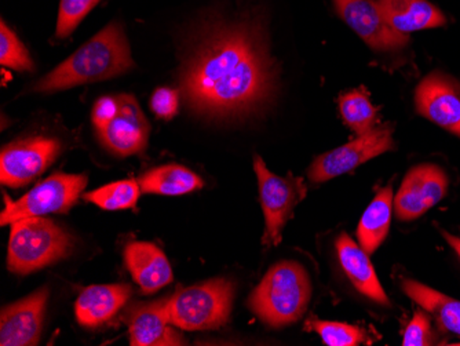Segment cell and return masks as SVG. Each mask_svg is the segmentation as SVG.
<instances>
[{"label": "cell", "instance_id": "obj_15", "mask_svg": "<svg viewBox=\"0 0 460 346\" xmlns=\"http://www.w3.org/2000/svg\"><path fill=\"white\" fill-rule=\"evenodd\" d=\"M167 304L169 298L154 302H134L126 309L123 320L128 325L131 345H185V338L169 325Z\"/></svg>", "mask_w": 460, "mask_h": 346}, {"label": "cell", "instance_id": "obj_16", "mask_svg": "<svg viewBox=\"0 0 460 346\" xmlns=\"http://www.w3.org/2000/svg\"><path fill=\"white\" fill-rule=\"evenodd\" d=\"M124 263L144 294L156 293L172 281V265L154 243H128Z\"/></svg>", "mask_w": 460, "mask_h": 346}, {"label": "cell", "instance_id": "obj_9", "mask_svg": "<svg viewBox=\"0 0 460 346\" xmlns=\"http://www.w3.org/2000/svg\"><path fill=\"white\" fill-rule=\"evenodd\" d=\"M61 151V142L49 137L33 136L10 142L0 154L2 184L10 188L25 187L46 172Z\"/></svg>", "mask_w": 460, "mask_h": 346}, {"label": "cell", "instance_id": "obj_14", "mask_svg": "<svg viewBox=\"0 0 460 346\" xmlns=\"http://www.w3.org/2000/svg\"><path fill=\"white\" fill-rule=\"evenodd\" d=\"M48 288H40L27 298L14 302L2 309L0 316V345L33 346L40 340Z\"/></svg>", "mask_w": 460, "mask_h": 346}, {"label": "cell", "instance_id": "obj_28", "mask_svg": "<svg viewBox=\"0 0 460 346\" xmlns=\"http://www.w3.org/2000/svg\"><path fill=\"white\" fill-rule=\"evenodd\" d=\"M433 342V333H431L430 319L425 309H420L413 314L410 324L404 332L402 345L404 346H426Z\"/></svg>", "mask_w": 460, "mask_h": 346}, {"label": "cell", "instance_id": "obj_5", "mask_svg": "<svg viewBox=\"0 0 460 346\" xmlns=\"http://www.w3.org/2000/svg\"><path fill=\"white\" fill-rule=\"evenodd\" d=\"M234 284L227 279H213L181 288L167 304L170 324L186 332L216 330L229 319Z\"/></svg>", "mask_w": 460, "mask_h": 346}, {"label": "cell", "instance_id": "obj_25", "mask_svg": "<svg viewBox=\"0 0 460 346\" xmlns=\"http://www.w3.org/2000/svg\"><path fill=\"white\" fill-rule=\"evenodd\" d=\"M307 329L319 333L323 342L328 346H358L367 340L366 333L356 325L327 320H307Z\"/></svg>", "mask_w": 460, "mask_h": 346}, {"label": "cell", "instance_id": "obj_17", "mask_svg": "<svg viewBox=\"0 0 460 346\" xmlns=\"http://www.w3.org/2000/svg\"><path fill=\"white\" fill-rule=\"evenodd\" d=\"M131 288L128 284H103L90 286L80 293L75 304L77 322L94 329L112 319L130 299Z\"/></svg>", "mask_w": 460, "mask_h": 346}, {"label": "cell", "instance_id": "obj_2", "mask_svg": "<svg viewBox=\"0 0 460 346\" xmlns=\"http://www.w3.org/2000/svg\"><path fill=\"white\" fill-rule=\"evenodd\" d=\"M133 67L130 46L123 27L112 22L39 80L33 90L39 93L68 90L80 84L112 79Z\"/></svg>", "mask_w": 460, "mask_h": 346}, {"label": "cell", "instance_id": "obj_20", "mask_svg": "<svg viewBox=\"0 0 460 346\" xmlns=\"http://www.w3.org/2000/svg\"><path fill=\"white\" fill-rule=\"evenodd\" d=\"M393 205V188L387 185L376 193L371 205L364 211L358 224V237L367 254H374L386 239L392 221Z\"/></svg>", "mask_w": 460, "mask_h": 346}, {"label": "cell", "instance_id": "obj_30", "mask_svg": "<svg viewBox=\"0 0 460 346\" xmlns=\"http://www.w3.org/2000/svg\"><path fill=\"white\" fill-rule=\"evenodd\" d=\"M118 111L119 95H116V97L107 95V97L98 98L92 112L93 125H94L95 130L101 131L107 128L111 120L115 118Z\"/></svg>", "mask_w": 460, "mask_h": 346}, {"label": "cell", "instance_id": "obj_19", "mask_svg": "<svg viewBox=\"0 0 460 346\" xmlns=\"http://www.w3.org/2000/svg\"><path fill=\"white\" fill-rule=\"evenodd\" d=\"M376 4L389 27L402 35L447 24L446 15L428 0H376Z\"/></svg>", "mask_w": 460, "mask_h": 346}, {"label": "cell", "instance_id": "obj_18", "mask_svg": "<svg viewBox=\"0 0 460 346\" xmlns=\"http://www.w3.org/2000/svg\"><path fill=\"white\" fill-rule=\"evenodd\" d=\"M338 260L349 280L363 296L381 305H389L374 265L363 247H358L348 234H342L335 243Z\"/></svg>", "mask_w": 460, "mask_h": 346}, {"label": "cell", "instance_id": "obj_1", "mask_svg": "<svg viewBox=\"0 0 460 346\" xmlns=\"http://www.w3.org/2000/svg\"><path fill=\"white\" fill-rule=\"evenodd\" d=\"M180 87L193 112L236 120L261 112L273 100L276 68L260 25L211 22L186 54Z\"/></svg>", "mask_w": 460, "mask_h": 346}, {"label": "cell", "instance_id": "obj_24", "mask_svg": "<svg viewBox=\"0 0 460 346\" xmlns=\"http://www.w3.org/2000/svg\"><path fill=\"white\" fill-rule=\"evenodd\" d=\"M139 193L142 192L138 181L124 180L87 192L83 198L103 210L116 211L136 208Z\"/></svg>", "mask_w": 460, "mask_h": 346}, {"label": "cell", "instance_id": "obj_6", "mask_svg": "<svg viewBox=\"0 0 460 346\" xmlns=\"http://www.w3.org/2000/svg\"><path fill=\"white\" fill-rule=\"evenodd\" d=\"M86 185L87 175L54 173L18 200L4 195L6 208L0 216V226H12L13 222L30 217L68 213Z\"/></svg>", "mask_w": 460, "mask_h": 346}, {"label": "cell", "instance_id": "obj_26", "mask_svg": "<svg viewBox=\"0 0 460 346\" xmlns=\"http://www.w3.org/2000/svg\"><path fill=\"white\" fill-rule=\"evenodd\" d=\"M0 64L15 71H33L32 58L27 48L21 43L15 33L7 27L6 22L0 25Z\"/></svg>", "mask_w": 460, "mask_h": 346}, {"label": "cell", "instance_id": "obj_23", "mask_svg": "<svg viewBox=\"0 0 460 346\" xmlns=\"http://www.w3.org/2000/svg\"><path fill=\"white\" fill-rule=\"evenodd\" d=\"M340 110L345 125L358 136H363L375 129L379 108L372 104L366 90H353L341 95Z\"/></svg>", "mask_w": 460, "mask_h": 346}, {"label": "cell", "instance_id": "obj_21", "mask_svg": "<svg viewBox=\"0 0 460 346\" xmlns=\"http://www.w3.org/2000/svg\"><path fill=\"white\" fill-rule=\"evenodd\" d=\"M402 288L420 308L436 317L441 329L460 335V301L411 279H404Z\"/></svg>", "mask_w": 460, "mask_h": 346}, {"label": "cell", "instance_id": "obj_22", "mask_svg": "<svg viewBox=\"0 0 460 346\" xmlns=\"http://www.w3.org/2000/svg\"><path fill=\"white\" fill-rule=\"evenodd\" d=\"M142 193L180 196L204 187L203 180L192 170L181 164H165L144 173L138 178Z\"/></svg>", "mask_w": 460, "mask_h": 346}, {"label": "cell", "instance_id": "obj_4", "mask_svg": "<svg viewBox=\"0 0 460 346\" xmlns=\"http://www.w3.org/2000/svg\"><path fill=\"white\" fill-rule=\"evenodd\" d=\"M72 249L74 237L56 222L30 217L12 224L7 265L12 272L28 275L68 257Z\"/></svg>", "mask_w": 460, "mask_h": 346}, {"label": "cell", "instance_id": "obj_11", "mask_svg": "<svg viewBox=\"0 0 460 346\" xmlns=\"http://www.w3.org/2000/svg\"><path fill=\"white\" fill-rule=\"evenodd\" d=\"M333 4L343 22L374 50H400L410 42V36L389 27L376 0H333Z\"/></svg>", "mask_w": 460, "mask_h": 346}, {"label": "cell", "instance_id": "obj_29", "mask_svg": "<svg viewBox=\"0 0 460 346\" xmlns=\"http://www.w3.org/2000/svg\"><path fill=\"white\" fill-rule=\"evenodd\" d=\"M180 105V94L177 90L169 87H160L154 93L151 98V110L155 115L165 120H172L178 112Z\"/></svg>", "mask_w": 460, "mask_h": 346}, {"label": "cell", "instance_id": "obj_27", "mask_svg": "<svg viewBox=\"0 0 460 346\" xmlns=\"http://www.w3.org/2000/svg\"><path fill=\"white\" fill-rule=\"evenodd\" d=\"M98 4L100 0H61L57 22V38H68L83 22V18L86 17Z\"/></svg>", "mask_w": 460, "mask_h": 346}, {"label": "cell", "instance_id": "obj_7", "mask_svg": "<svg viewBox=\"0 0 460 346\" xmlns=\"http://www.w3.org/2000/svg\"><path fill=\"white\" fill-rule=\"evenodd\" d=\"M254 169L260 185L261 206L265 216V234L262 236L263 247L279 246L281 232L292 211L306 198L307 188L304 178L279 177L269 172L262 157H254Z\"/></svg>", "mask_w": 460, "mask_h": 346}, {"label": "cell", "instance_id": "obj_13", "mask_svg": "<svg viewBox=\"0 0 460 346\" xmlns=\"http://www.w3.org/2000/svg\"><path fill=\"white\" fill-rule=\"evenodd\" d=\"M416 110L437 126L460 137V89L446 75H429L415 93Z\"/></svg>", "mask_w": 460, "mask_h": 346}, {"label": "cell", "instance_id": "obj_3", "mask_svg": "<svg viewBox=\"0 0 460 346\" xmlns=\"http://www.w3.org/2000/svg\"><path fill=\"white\" fill-rule=\"evenodd\" d=\"M312 297L309 275L301 263L281 261L271 267L248 299L251 311L270 327L301 319Z\"/></svg>", "mask_w": 460, "mask_h": 346}, {"label": "cell", "instance_id": "obj_10", "mask_svg": "<svg viewBox=\"0 0 460 346\" xmlns=\"http://www.w3.org/2000/svg\"><path fill=\"white\" fill-rule=\"evenodd\" d=\"M448 191V177L436 164L413 167L402 180L394 196L395 216L400 221H413L443 200Z\"/></svg>", "mask_w": 460, "mask_h": 346}, {"label": "cell", "instance_id": "obj_12", "mask_svg": "<svg viewBox=\"0 0 460 346\" xmlns=\"http://www.w3.org/2000/svg\"><path fill=\"white\" fill-rule=\"evenodd\" d=\"M105 148L120 157L139 154L148 146L151 125L136 97L119 95V111L110 125L98 131Z\"/></svg>", "mask_w": 460, "mask_h": 346}, {"label": "cell", "instance_id": "obj_8", "mask_svg": "<svg viewBox=\"0 0 460 346\" xmlns=\"http://www.w3.org/2000/svg\"><path fill=\"white\" fill-rule=\"evenodd\" d=\"M394 126L386 123L372 129L369 133L358 136V138L327 154L320 155L312 163L307 177L314 184L332 180L338 175L346 174L358 169L363 163L394 149L393 141Z\"/></svg>", "mask_w": 460, "mask_h": 346}, {"label": "cell", "instance_id": "obj_31", "mask_svg": "<svg viewBox=\"0 0 460 346\" xmlns=\"http://www.w3.org/2000/svg\"><path fill=\"white\" fill-rule=\"evenodd\" d=\"M444 239L448 242L449 246L452 247V249L455 250V253H456L457 255H459L460 258V239L456 236H452V235H449L448 232H443Z\"/></svg>", "mask_w": 460, "mask_h": 346}]
</instances>
